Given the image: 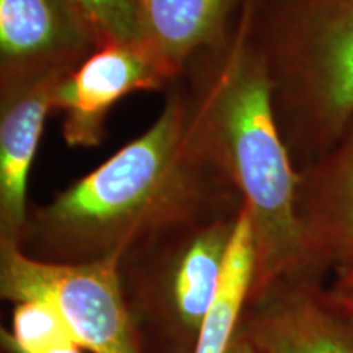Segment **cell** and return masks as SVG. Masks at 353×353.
Wrapping results in <instances>:
<instances>
[{"mask_svg": "<svg viewBox=\"0 0 353 353\" xmlns=\"http://www.w3.org/2000/svg\"><path fill=\"white\" fill-rule=\"evenodd\" d=\"M239 214L170 229L123 255V286L145 352L195 350L218 293Z\"/></svg>", "mask_w": 353, "mask_h": 353, "instance_id": "277c9868", "label": "cell"}, {"mask_svg": "<svg viewBox=\"0 0 353 353\" xmlns=\"http://www.w3.org/2000/svg\"><path fill=\"white\" fill-rule=\"evenodd\" d=\"M190 125L249 213L254 242L250 299L311 278L296 211L298 169L275 117L267 72L244 28L190 63L174 83Z\"/></svg>", "mask_w": 353, "mask_h": 353, "instance_id": "7a4b0ae2", "label": "cell"}, {"mask_svg": "<svg viewBox=\"0 0 353 353\" xmlns=\"http://www.w3.org/2000/svg\"><path fill=\"white\" fill-rule=\"evenodd\" d=\"M95 50L69 0H0V88L68 76Z\"/></svg>", "mask_w": 353, "mask_h": 353, "instance_id": "52a82bcc", "label": "cell"}, {"mask_svg": "<svg viewBox=\"0 0 353 353\" xmlns=\"http://www.w3.org/2000/svg\"><path fill=\"white\" fill-rule=\"evenodd\" d=\"M254 280V242L249 213L242 206L221 275L219 288L203 322L193 353H228L239 332Z\"/></svg>", "mask_w": 353, "mask_h": 353, "instance_id": "7c38bea8", "label": "cell"}, {"mask_svg": "<svg viewBox=\"0 0 353 353\" xmlns=\"http://www.w3.org/2000/svg\"><path fill=\"white\" fill-rule=\"evenodd\" d=\"M239 330L263 353H353V314L316 278L285 281L250 299Z\"/></svg>", "mask_w": 353, "mask_h": 353, "instance_id": "ba28073f", "label": "cell"}, {"mask_svg": "<svg viewBox=\"0 0 353 353\" xmlns=\"http://www.w3.org/2000/svg\"><path fill=\"white\" fill-rule=\"evenodd\" d=\"M241 26L262 59L286 148L303 169L353 114V0H245Z\"/></svg>", "mask_w": 353, "mask_h": 353, "instance_id": "3957f363", "label": "cell"}, {"mask_svg": "<svg viewBox=\"0 0 353 353\" xmlns=\"http://www.w3.org/2000/svg\"><path fill=\"white\" fill-rule=\"evenodd\" d=\"M132 2L138 12L143 41L176 77L195 57L223 46L232 38L245 6V0Z\"/></svg>", "mask_w": 353, "mask_h": 353, "instance_id": "8fae6325", "label": "cell"}, {"mask_svg": "<svg viewBox=\"0 0 353 353\" xmlns=\"http://www.w3.org/2000/svg\"><path fill=\"white\" fill-rule=\"evenodd\" d=\"M121 259L46 262L20 244L0 242V294L50 304L90 353H148L123 286Z\"/></svg>", "mask_w": 353, "mask_h": 353, "instance_id": "5b68a950", "label": "cell"}, {"mask_svg": "<svg viewBox=\"0 0 353 353\" xmlns=\"http://www.w3.org/2000/svg\"><path fill=\"white\" fill-rule=\"evenodd\" d=\"M176 74L144 41L100 46L57 83L54 112L69 148H97L114 105L136 92H167Z\"/></svg>", "mask_w": 353, "mask_h": 353, "instance_id": "8992f818", "label": "cell"}, {"mask_svg": "<svg viewBox=\"0 0 353 353\" xmlns=\"http://www.w3.org/2000/svg\"><path fill=\"white\" fill-rule=\"evenodd\" d=\"M74 341L63 317L41 301L15 303L12 329L0 330V342L25 350ZM76 342V341H74Z\"/></svg>", "mask_w": 353, "mask_h": 353, "instance_id": "4fadbf2b", "label": "cell"}, {"mask_svg": "<svg viewBox=\"0 0 353 353\" xmlns=\"http://www.w3.org/2000/svg\"><path fill=\"white\" fill-rule=\"evenodd\" d=\"M242 198L198 143L172 85L143 134L30 210L21 249L46 262L123 257L170 229L237 214Z\"/></svg>", "mask_w": 353, "mask_h": 353, "instance_id": "6da1fadb", "label": "cell"}, {"mask_svg": "<svg viewBox=\"0 0 353 353\" xmlns=\"http://www.w3.org/2000/svg\"><path fill=\"white\" fill-rule=\"evenodd\" d=\"M228 353H263V352L259 350V348L255 347L254 343L239 330L236 335V339H234V342L231 343V348H229Z\"/></svg>", "mask_w": 353, "mask_h": 353, "instance_id": "e0dca14e", "label": "cell"}, {"mask_svg": "<svg viewBox=\"0 0 353 353\" xmlns=\"http://www.w3.org/2000/svg\"><path fill=\"white\" fill-rule=\"evenodd\" d=\"M329 293L343 309L353 314V265L339 272L337 281Z\"/></svg>", "mask_w": 353, "mask_h": 353, "instance_id": "9a60e30c", "label": "cell"}, {"mask_svg": "<svg viewBox=\"0 0 353 353\" xmlns=\"http://www.w3.org/2000/svg\"><path fill=\"white\" fill-rule=\"evenodd\" d=\"M94 30L100 46L143 41L132 0H69Z\"/></svg>", "mask_w": 353, "mask_h": 353, "instance_id": "5bb4252c", "label": "cell"}, {"mask_svg": "<svg viewBox=\"0 0 353 353\" xmlns=\"http://www.w3.org/2000/svg\"><path fill=\"white\" fill-rule=\"evenodd\" d=\"M296 211L309 276L353 265V114L327 151L298 170Z\"/></svg>", "mask_w": 353, "mask_h": 353, "instance_id": "9c48e42d", "label": "cell"}, {"mask_svg": "<svg viewBox=\"0 0 353 353\" xmlns=\"http://www.w3.org/2000/svg\"><path fill=\"white\" fill-rule=\"evenodd\" d=\"M65 76L0 88V242H23L28 179L57 83Z\"/></svg>", "mask_w": 353, "mask_h": 353, "instance_id": "30bf717a", "label": "cell"}, {"mask_svg": "<svg viewBox=\"0 0 353 353\" xmlns=\"http://www.w3.org/2000/svg\"><path fill=\"white\" fill-rule=\"evenodd\" d=\"M2 348L3 353H83V348L74 341L56 343V345H50L44 348H34V350H25V348L7 345V343H2Z\"/></svg>", "mask_w": 353, "mask_h": 353, "instance_id": "2e32d148", "label": "cell"}]
</instances>
